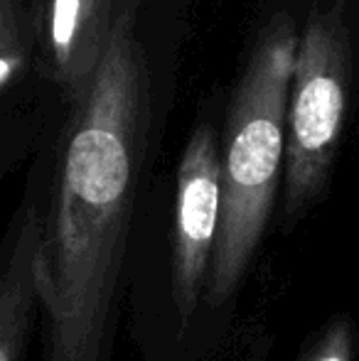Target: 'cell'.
<instances>
[{"instance_id":"cell-1","label":"cell","mask_w":359,"mask_h":361,"mask_svg":"<svg viewBox=\"0 0 359 361\" xmlns=\"http://www.w3.org/2000/svg\"><path fill=\"white\" fill-rule=\"evenodd\" d=\"M72 106L47 202L37 204L44 361H111L150 128L135 0H121L99 69Z\"/></svg>"},{"instance_id":"cell-2","label":"cell","mask_w":359,"mask_h":361,"mask_svg":"<svg viewBox=\"0 0 359 361\" xmlns=\"http://www.w3.org/2000/svg\"><path fill=\"white\" fill-rule=\"evenodd\" d=\"M298 32L278 13L259 32L226 114L221 160V221L205 302L224 305L239 290L264 241L286 165L288 89Z\"/></svg>"},{"instance_id":"cell-3","label":"cell","mask_w":359,"mask_h":361,"mask_svg":"<svg viewBox=\"0 0 359 361\" xmlns=\"http://www.w3.org/2000/svg\"><path fill=\"white\" fill-rule=\"evenodd\" d=\"M350 94V44L340 10H312L298 37L288 89L283 219L296 224L320 202L335 167Z\"/></svg>"},{"instance_id":"cell-4","label":"cell","mask_w":359,"mask_h":361,"mask_svg":"<svg viewBox=\"0 0 359 361\" xmlns=\"http://www.w3.org/2000/svg\"><path fill=\"white\" fill-rule=\"evenodd\" d=\"M221 221V160L212 126L200 123L190 135L178 167L175 190L170 293L185 324L205 300Z\"/></svg>"},{"instance_id":"cell-5","label":"cell","mask_w":359,"mask_h":361,"mask_svg":"<svg viewBox=\"0 0 359 361\" xmlns=\"http://www.w3.org/2000/svg\"><path fill=\"white\" fill-rule=\"evenodd\" d=\"M121 0H39L44 72L72 104L87 91L109 44Z\"/></svg>"},{"instance_id":"cell-6","label":"cell","mask_w":359,"mask_h":361,"mask_svg":"<svg viewBox=\"0 0 359 361\" xmlns=\"http://www.w3.org/2000/svg\"><path fill=\"white\" fill-rule=\"evenodd\" d=\"M37 202H25L0 238V361H28L39 314Z\"/></svg>"},{"instance_id":"cell-7","label":"cell","mask_w":359,"mask_h":361,"mask_svg":"<svg viewBox=\"0 0 359 361\" xmlns=\"http://www.w3.org/2000/svg\"><path fill=\"white\" fill-rule=\"evenodd\" d=\"M357 349L359 334L355 319L335 314L305 339L298 361H357Z\"/></svg>"},{"instance_id":"cell-8","label":"cell","mask_w":359,"mask_h":361,"mask_svg":"<svg viewBox=\"0 0 359 361\" xmlns=\"http://www.w3.org/2000/svg\"><path fill=\"white\" fill-rule=\"evenodd\" d=\"M39 0H0V52L30 49L37 39Z\"/></svg>"},{"instance_id":"cell-9","label":"cell","mask_w":359,"mask_h":361,"mask_svg":"<svg viewBox=\"0 0 359 361\" xmlns=\"http://www.w3.org/2000/svg\"><path fill=\"white\" fill-rule=\"evenodd\" d=\"M30 49H15V52H0V89L18 79L23 74L25 64H28Z\"/></svg>"}]
</instances>
